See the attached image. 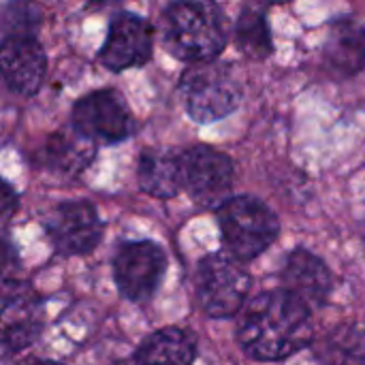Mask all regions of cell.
<instances>
[{"label": "cell", "mask_w": 365, "mask_h": 365, "mask_svg": "<svg viewBox=\"0 0 365 365\" xmlns=\"http://www.w3.org/2000/svg\"><path fill=\"white\" fill-rule=\"evenodd\" d=\"M45 231L53 248L64 257L92 252L103 237V222L88 201L60 203L45 220Z\"/></svg>", "instance_id": "obj_9"}, {"label": "cell", "mask_w": 365, "mask_h": 365, "mask_svg": "<svg viewBox=\"0 0 365 365\" xmlns=\"http://www.w3.org/2000/svg\"><path fill=\"white\" fill-rule=\"evenodd\" d=\"M180 94L192 120L214 122L240 107L242 86L229 66L210 60L192 64L182 75Z\"/></svg>", "instance_id": "obj_4"}, {"label": "cell", "mask_w": 365, "mask_h": 365, "mask_svg": "<svg viewBox=\"0 0 365 365\" xmlns=\"http://www.w3.org/2000/svg\"><path fill=\"white\" fill-rule=\"evenodd\" d=\"M167 272V255L154 242H126L113 257V280L130 302H148Z\"/></svg>", "instance_id": "obj_6"}, {"label": "cell", "mask_w": 365, "mask_h": 365, "mask_svg": "<svg viewBox=\"0 0 365 365\" xmlns=\"http://www.w3.org/2000/svg\"><path fill=\"white\" fill-rule=\"evenodd\" d=\"M111 365H135V364H133V359H130V361H118V364H111Z\"/></svg>", "instance_id": "obj_24"}, {"label": "cell", "mask_w": 365, "mask_h": 365, "mask_svg": "<svg viewBox=\"0 0 365 365\" xmlns=\"http://www.w3.org/2000/svg\"><path fill=\"white\" fill-rule=\"evenodd\" d=\"M218 227L227 250L240 261H252L263 255L278 237L280 222L276 214L257 197H231L218 207Z\"/></svg>", "instance_id": "obj_3"}, {"label": "cell", "mask_w": 365, "mask_h": 365, "mask_svg": "<svg viewBox=\"0 0 365 365\" xmlns=\"http://www.w3.org/2000/svg\"><path fill=\"white\" fill-rule=\"evenodd\" d=\"M197 355L195 338L178 327L160 329L148 336L137 349L135 365H192Z\"/></svg>", "instance_id": "obj_17"}, {"label": "cell", "mask_w": 365, "mask_h": 365, "mask_svg": "<svg viewBox=\"0 0 365 365\" xmlns=\"http://www.w3.org/2000/svg\"><path fill=\"white\" fill-rule=\"evenodd\" d=\"M19 365H62V364H58V361H51V359H36V357H30V359L21 361Z\"/></svg>", "instance_id": "obj_22"}, {"label": "cell", "mask_w": 365, "mask_h": 365, "mask_svg": "<svg viewBox=\"0 0 365 365\" xmlns=\"http://www.w3.org/2000/svg\"><path fill=\"white\" fill-rule=\"evenodd\" d=\"M152 56V26L135 13H118L101 47L98 60L109 71H126L141 66Z\"/></svg>", "instance_id": "obj_10"}, {"label": "cell", "mask_w": 365, "mask_h": 365, "mask_svg": "<svg viewBox=\"0 0 365 365\" xmlns=\"http://www.w3.org/2000/svg\"><path fill=\"white\" fill-rule=\"evenodd\" d=\"M282 282L284 289L302 297L306 304H323L331 291V272L323 259L297 248L284 261Z\"/></svg>", "instance_id": "obj_13"}, {"label": "cell", "mask_w": 365, "mask_h": 365, "mask_svg": "<svg viewBox=\"0 0 365 365\" xmlns=\"http://www.w3.org/2000/svg\"><path fill=\"white\" fill-rule=\"evenodd\" d=\"M319 365H365V331L357 325H338L317 344Z\"/></svg>", "instance_id": "obj_18"}, {"label": "cell", "mask_w": 365, "mask_h": 365, "mask_svg": "<svg viewBox=\"0 0 365 365\" xmlns=\"http://www.w3.org/2000/svg\"><path fill=\"white\" fill-rule=\"evenodd\" d=\"M325 62L338 75H355L365 66V24L340 19L331 26L325 43Z\"/></svg>", "instance_id": "obj_15"}, {"label": "cell", "mask_w": 365, "mask_h": 365, "mask_svg": "<svg viewBox=\"0 0 365 365\" xmlns=\"http://www.w3.org/2000/svg\"><path fill=\"white\" fill-rule=\"evenodd\" d=\"M15 205H17V197L13 195L11 186L6 184V186H4V201H2V214H4V218L11 216V212L15 210Z\"/></svg>", "instance_id": "obj_21"}, {"label": "cell", "mask_w": 365, "mask_h": 365, "mask_svg": "<svg viewBox=\"0 0 365 365\" xmlns=\"http://www.w3.org/2000/svg\"><path fill=\"white\" fill-rule=\"evenodd\" d=\"M73 126L94 141L118 143L133 135L135 120L120 92L98 90L75 103Z\"/></svg>", "instance_id": "obj_8"}, {"label": "cell", "mask_w": 365, "mask_h": 365, "mask_svg": "<svg viewBox=\"0 0 365 365\" xmlns=\"http://www.w3.org/2000/svg\"><path fill=\"white\" fill-rule=\"evenodd\" d=\"M250 293V274L231 252H214L199 263L197 295L212 319H231L244 310Z\"/></svg>", "instance_id": "obj_5"}, {"label": "cell", "mask_w": 365, "mask_h": 365, "mask_svg": "<svg viewBox=\"0 0 365 365\" xmlns=\"http://www.w3.org/2000/svg\"><path fill=\"white\" fill-rule=\"evenodd\" d=\"M96 154V143L79 128H62L45 141L41 158L45 167L62 175H77L83 171Z\"/></svg>", "instance_id": "obj_14"}, {"label": "cell", "mask_w": 365, "mask_h": 365, "mask_svg": "<svg viewBox=\"0 0 365 365\" xmlns=\"http://www.w3.org/2000/svg\"><path fill=\"white\" fill-rule=\"evenodd\" d=\"M41 331V319L36 314V302L30 287L4 280L2 304V349L4 355L17 353L30 346Z\"/></svg>", "instance_id": "obj_12"}, {"label": "cell", "mask_w": 365, "mask_h": 365, "mask_svg": "<svg viewBox=\"0 0 365 365\" xmlns=\"http://www.w3.org/2000/svg\"><path fill=\"white\" fill-rule=\"evenodd\" d=\"M167 49L184 62H210L227 45L225 15L212 0H178L163 19Z\"/></svg>", "instance_id": "obj_2"}, {"label": "cell", "mask_w": 365, "mask_h": 365, "mask_svg": "<svg viewBox=\"0 0 365 365\" xmlns=\"http://www.w3.org/2000/svg\"><path fill=\"white\" fill-rule=\"evenodd\" d=\"M137 182L143 192L171 199L184 188L182 184V158L169 150H145L137 165Z\"/></svg>", "instance_id": "obj_16"}, {"label": "cell", "mask_w": 365, "mask_h": 365, "mask_svg": "<svg viewBox=\"0 0 365 365\" xmlns=\"http://www.w3.org/2000/svg\"><path fill=\"white\" fill-rule=\"evenodd\" d=\"M182 184L201 207H220L231 197L233 163L227 154L210 148L195 145L182 156Z\"/></svg>", "instance_id": "obj_7"}, {"label": "cell", "mask_w": 365, "mask_h": 365, "mask_svg": "<svg viewBox=\"0 0 365 365\" xmlns=\"http://www.w3.org/2000/svg\"><path fill=\"white\" fill-rule=\"evenodd\" d=\"M2 75L6 86L21 94L32 96L45 77L47 58L36 36H6L2 38Z\"/></svg>", "instance_id": "obj_11"}, {"label": "cell", "mask_w": 365, "mask_h": 365, "mask_svg": "<svg viewBox=\"0 0 365 365\" xmlns=\"http://www.w3.org/2000/svg\"><path fill=\"white\" fill-rule=\"evenodd\" d=\"M237 45L250 56V58H267L274 49L272 34L265 17L259 11L246 9L240 15L237 21Z\"/></svg>", "instance_id": "obj_19"}, {"label": "cell", "mask_w": 365, "mask_h": 365, "mask_svg": "<svg viewBox=\"0 0 365 365\" xmlns=\"http://www.w3.org/2000/svg\"><path fill=\"white\" fill-rule=\"evenodd\" d=\"M38 9L30 0H11L4 6L2 38L6 36H36Z\"/></svg>", "instance_id": "obj_20"}, {"label": "cell", "mask_w": 365, "mask_h": 365, "mask_svg": "<svg viewBox=\"0 0 365 365\" xmlns=\"http://www.w3.org/2000/svg\"><path fill=\"white\" fill-rule=\"evenodd\" d=\"M314 325L310 304L289 289L257 295L244 306L237 340L257 361H282L312 342Z\"/></svg>", "instance_id": "obj_1"}, {"label": "cell", "mask_w": 365, "mask_h": 365, "mask_svg": "<svg viewBox=\"0 0 365 365\" xmlns=\"http://www.w3.org/2000/svg\"><path fill=\"white\" fill-rule=\"evenodd\" d=\"M261 2H265V4H280V2H287V0H261Z\"/></svg>", "instance_id": "obj_23"}]
</instances>
